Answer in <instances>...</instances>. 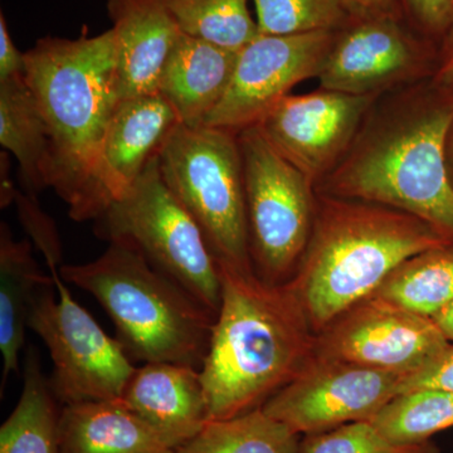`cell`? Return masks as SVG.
I'll use <instances>...</instances> for the list:
<instances>
[{"instance_id": "cell-1", "label": "cell", "mask_w": 453, "mask_h": 453, "mask_svg": "<svg viewBox=\"0 0 453 453\" xmlns=\"http://www.w3.org/2000/svg\"><path fill=\"white\" fill-rule=\"evenodd\" d=\"M452 119L453 88L434 79L378 97L347 154L316 192L396 208L453 240L445 155Z\"/></svg>"}, {"instance_id": "cell-2", "label": "cell", "mask_w": 453, "mask_h": 453, "mask_svg": "<svg viewBox=\"0 0 453 453\" xmlns=\"http://www.w3.org/2000/svg\"><path fill=\"white\" fill-rule=\"evenodd\" d=\"M25 61L23 76L49 129L50 188L74 222H95L106 211L98 183L104 139L122 101L112 31L47 35L25 52Z\"/></svg>"}, {"instance_id": "cell-3", "label": "cell", "mask_w": 453, "mask_h": 453, "mask_svg": "<svg viewBox=\"0 0 453 453\" xmlns=\"http://www.w3.org/2000/svg\"><path fill=\"white\" fill-rule=\"evenodd\" d=\"M219 271L222 301L201 369L210 421L264 407L316 350V334L288 283Z\"/></svg>"}, {"instance_id": "cell-4", "label": "cell", "mask_w": 453, "mask_h": 453, "mask_svg": "<svg viewBox=\"0 0 453 453\" xmlns=\"http://www.w3.org/2000/svg\"><path fill=\"white\" fill-rule=\"evenodd\" d=\"M451 242L437 226L396 208L318 193L311 237L288 285L318 335L372 296L405 259Z\"/></svg>"}, {"instance_id": "cell-5", "label": "cell", "mask_w": 453, "mask_h": 453, "mask_svg": "<svg viewBox=\"0 0 453 453\" xmlns=\"http://www.w3.org/2000/svg\"><path fill=\"white\" fill-rule=\"evenodd\" d=\"M59 273L98 301L129 356L202 369L217 316L138 250L111 242L100 257L62 265Z\"/></svg>"}, {"instance_id": "cell-6", "label": "cell", "mask_w": 453, "mask_h": 453, "mask_svg": "<svg viewBox=\"0 0 453 453\" xmlns=\"http://www.w3.org/2000/svg\"><path fill=\"white\" fill-rule=\"evenodd\" d=\"M157 159L164 180L195 219L219 266L255 271L238 133L180 125Z\"/></svg>"}, {"instance_id": "cell-7", "label": "cell", "mask_w": 453, "mask_h": 453, "mask_svg": "<svg viewBox=\"0 0 453 453\" xmlns=\"http://www.w3.org/2000/svg\"><path fill=\"white\" fill-rule=\"evenodd\" d=\"M106 242L130 244L217 316L222 277L195 219L170 190L155 157L127 195L95 220Z\"/></svg>"}, {"instance_id": "cell-8", "label": "cell", "mask_w": 453, "mask_h": 453, "mask_svg": "<svg viewBox=\"0 0 453 453\" xmlns=\"http://www.w3.org/2000/svg\"><path fill=\"white\" fill-rule=\"evenodd\" d=\"M238 142L253 268L264 281L285 285L311 237L318 192L305 174L276 153L257 127L240 131Z\"/></svg>"}, {"instance_id": "cell-9", "label": "cell", "mask_w": 453, "mask_h": 453, "mask_svg": "<svg viewBox=\"0 0 453 453\" xmlns=\"http://www.w3.org/2000/svg\"><path fill=\"white\" fill-rule=\"evenodd\" d=\"M52 285L38 292L28 327L49 349L50 388L62 405L120 401L135 366L119 340L112 339L73 299L59 270Z\"/></svg>"}, {"instance_id": "cell-10", "label": "cell", "mask_w": 453, "mask_h": 453, "mask_svg": "<svg viewBox=\"0 0 453 453\" xmlns=\"http://www.w3.org/2000/svg\"><path fill=\"white\" fill-rule=\"evenodd\" d=\"M438 43L403 18H351L335 37L318 80L320 88L380 97L434 79Z\"/></svg>"}, {"instance_id": "cell-11", "label": "cell", "mask_w": 453, "mask_h": 453, "mask_svg": "<svg viewBox=\"0 0 453 453\" xmlns=\"http://www.w3.org/2000/svg\"><path fill=\"white\" fill-rule=\"evenodd\" d=\"M403 374L315 354L303 372L262 410L299 436L371 421L401 392Z\"/></svg>"}, {"instance_id": "cell-12", "label": "cell", "mask_w": 453, "mask_h": 453, "mask_svg": "<svg viewBox=\"0 0 453 453\" xmlns=\"http://www.w3.org/2000/svg\"><path fill=\"white\" fill-rule=\"evenodd\" d=\"M335 32L259 35L238 52L228 88L208 116L205 127L234 133L256 127L273 106L291 95L295 86L318 79Z\"/></svg>"}, {"instance_id": "cell-13", "label": "cell", "mask_w": 453, "mask_h": 453, "mask_svg": "<svg viewBox=\"0 0 453 453\" xmlns=\"http://www.w3.org/2000/svg\"><path fill=\"white\" fill-rule=\"evenodd\" d=\"M449 344L432 319L369 296L316 335L315 354L407 375Z\"/></svg>"}, {"instance_id": "cell-14", "label": "cell", "mask_w": 453, "mask_h": 453, "mask_svg": "<svg viewBox=\"0 0 453 453\" xmlns=\"http://www.w3.org/2000/svg\"><path fill=\"white\" fill-rule=\"evenodd\" d=\"M377 98L319 88L288 95L256 127L276 153L318 187L347 154Z\"/></svg>"}, {"instance_id": "cell-15", "label": "cell", "mask_w": 453, "mask_h": 453, "mask_svg": "<svg viewBox=\"0 0 453 453\" xmlns=\"http://www.w3.org/2000/svg\"><path fill=\"white\" fill-rule=\"evenodd\" d=\"M180 125L160 94L127 97L119 104L107 127L98 169L106 210L127 195Z\"/></svg>"}, {"instance_id": "cell-16", "label": "cell", "mask_w": 453, "mask_h": 453, "mask_svg": "<svg viewBox=\"0 0 453 453\" xmlns=\"http://www.w3.org/2000/svg\"><path fill=\"white\" fill-rule=\"evenodd\" d=\"M121 401L175 451L210 421L201 369L195 366L145 363Z\"/></svg>"}, {"instance_id": "cell-17", "label": "cell", "mask_w": 453, "mask_h": 453, "mask_svg": "<svg viewBox=\"0 0 453 453\" xmlns=\"http://www.w3.org/2000/svg\"><path fill=\"white\" fill-rule=\"evenodd\" d=\"M121 98L157 94L160 74L180 29L168 0H107Z\"/></svg>"}, {"instance_id": "cell-18", "label": "cell", "mask_w": 453, "mask_h": 453, "mask_svg": "<svg viewBox=\"0 0 453 453\" xmlns=\"http://www.w3.org/2000/svg\"><path fill=\"white\" fill-rule=\"evenodd\" d=\"M238 52L180 33L170 50L157 94L172 106L181 125L202 127L225 96Z\"/></svg>"}, {"instance_id": "cell-19", "label": "cell", "mask_w": 453, "mask_h": 453, "mask_svg": "<svg viewBox=\"0 0 453 453\" xmlns=\"http://www.w3.org/2000/svg\"><path fill=\"white\" fill-rule=\"evenodd\" d=\"M59 453H175L122 401L65 405Z\"/></svg>"}, {"instance_id": "cell-20", "label": "cell", "mask_w": 453, "mask_h": 453, "mask_svg": "<svg viewBox=\"0 0 453 453\" xmlns=\"http://www.w3.org/2000/svg\"><path fill=\"white\" fill-rule=\"evenodd\" d=\"M33 257L28 238L16 241L8 223L0 225V351L3 357L2 389L9 375L19 372L29 312L38 292L52 285Z\"/></svg>"}, {"instance_id": "cell-21", "label": "cell", "mask_w": 453, "mask_h": 453, "mask_svg": "<svg viewBox=\"0 0 453 453\" xmlns=\"http://www.w3.org/2000/svg\"><path fill=\"white\" fill-rule=\"evenodd\" d=\"M0 144L16 157L23 192L37 196L50 188L49 129L23 74L0 81Z\"/></svg>"}, {"instance_id": "cell-22", "label": "cell", "mask_w": 453, "mask_h": 453, "mask_svg": "<svg viewBox=\"0 0 453 453\" xmlns=\"http://www.w3.org/2000/svg\"><path fill=\"white\" fill-rule=\"evenodd\" d=\"M50 378L37 349L27 350L23 388L13 412L0 427V453H59V416Z\"/></svg>"}, {"instance_id": "cell-23", "label": "cell", "mask_w": 453, "mask_h": 453, "mask_svg": "<svg viewBox=\"0 0 453 453\" xmlns=\"http://www.w3.org/2000/svg\"><path fill=\"white\" fill-rule=\"evenodd\" d=\"M372 296L434 318L453 301V242L405 259Z\"/></svg>"}, {"instance_id": "cell-24", "label": "cell", "mask_w": 453, "mask_h": 453, "mask_svg": "<svg viewBox=\"0 0 453 453\" xmlns=\"http://www.w3.org/2000/svg\"><path fill=\"white\" fill-rule=\"evenodd\" d=\"M301 436L262 408L208 421L175 453H299Z\"/></svg>"}, {"instance_id": "cell-25", "label": "cell", "mask_w": 453, "mask_h": 453, "mask_svg": "<svg viewBox=\"0 0 453 453\" xmlns=\"http://www.w3.org/2000/svg\"><path fill=\"white\" fill-rule=\"evenodd\" d=\"M399 445L428 442L453 427V392L419 388L395 395L369 421Z\"/></svg>"}, {"instance_id": "cell-26", "label": "cell", "mask_w": 453, "mask_h": 453, "mask_svg": "<svg viewBox=\"0 0 453 453\" xmlns=\"http://www.w3.org/2000/svg\"><path fill=\"white\" fill-rule=\"evenodd\" d=\"M168 5L181 33L231 52L261 35L249 0H168Z\"/></svg>"}, {"instance_id": "cell-27", "label": "cell", "mask_w": 453, "mask_h": 453, "mask_svg": "<svg viewBox=\"0 0 453 453\" xmlns=\"http://www.w3.org/2000/svg\"><path fill=\"white\" fill-rule=\"evenodd\" d=\"M253 4L265 35L335 32L350 19L340 0H253Z\"/></svg>"}, {"instance_id": "cell-28", "label": "cell", "mask_w": 453, "mask_h": 453, "mask_svg": "<svg viewBox=\"0 0 453 453\" xmlns=\"http://www.w3.org/2000/svg\"><path fill=\"white\" fill-rule=\"evenodd\" d=\"M299 453H441L432 441L399 445L383 436L369 421L348 423L323 434L301 438Z\"/></svg>"}, {"instance_id": "cell-29", "label": "cell", "mask_w": 453, "mask_h": 453, "mask_svg": "<svg viewBox=\"0 0 453 453\" xmlns=\"http://www.w3.org/2000/svg\"><path fill=\"white\" fill-rule=\"evenodd\" d=\"M20 223L32 238L38 251L46 259L50 271L59 270L62 265V249L55 222L38 204L37 196L16 190L14 202Z\"/></svg>"}, {"instance_id": "cell-30", "label": "cell", "mask_w": 453, "mask_h": 453, "mask_svg": "<svg viewBox=\"0 0 453 453\" xmlns=\"http://www.w3.org/2000/svg\"><path fill=\"white\" fill-rule=\"evenodd\" d=\"M405 22L440 43L453 22V0H399Z\"/></svg>"}, {"instance_id": "cell-31", "label": "cell", "mask_w": 453, "mask_h": 453, "mask_svg": "<svg viewBox=\"0 0 453 453\" xmlns=\"http://www.w3.org/2000/svg\"><path fill=\"white\" fill-rule=\"evenodd\" d=\"M419 388L453 392V342H449L421 368L404 375L401 393Z\"/></svg>"}, {"instance_id": "cell-32", "label": "cell", "mask_w": 453, "mask_h": 453, "mask_svg": "<svg viewBox=\"0 0 453 453\" xmlns=\"http://www.w3.org/2000/svg\"><path fill=\"white\" fill-rule=\"evenodd\" d=\"M25 53L12 40L4 13H0V81L25 73Z\"/></svg>"}, {"instance_id": "cell-33", "label": "cell", "mask_w": 453, "mask_h": 453, "mask_svg": "<svg viewBox=\"0 0 453 453\" xmlns=\"http://www.w3.org/2000/svg\"><path fill=\"white\" fill-rule=\"evenodd\" d=\"M351 18H403L399 0H340Z\"/></svg>"}, {"instance_id": "cell-34", "label": "cell", "mask_w": 453, "mask_h": 453, "mask_svg": "<svg viewBox=\"0 0 453 453\" xmlns=\"http://www.w3.org/2000/svg\"><path fill=\"white\" fill-rule=\"evenodd\" d=\"M434 81L453 88V22L445 37L438 43V59Z\"/></svg>"}, {"instance_id": "cell-35", "label": "cell", "mask_w": 453, "mask_h": 453, "mask_svg": "<svg viewBox=\"0 0 453 453\" xmlns=\"http://www.w3.org/2000/svg\"><path fill=\"white\" fill-rule=\"evenodd\" d=\"M438 329L442 332L443 335L449 342H453V301L449 306H446L442 311L438 312L436 316L432 318Z\"/></svg>"}, {"instance_id": "cell-36", "label": "cell", "mask_w": 453, "mask_h": 453, "mask_svg": "<svg viewBox=\"0 0 453 453\" xmlns=\"http://www.w3.org/2000/svg\"><path fill=\"white\" fill-rule=\"evenodd\" d=\"M445 155L447 173L453 187V119L446 134Z\"/></svg>"}]
</instances>
